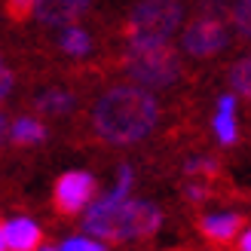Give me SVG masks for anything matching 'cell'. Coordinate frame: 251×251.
Instances as JSON below:
<instances>
[{
  "instance_id": "obj_1",
  "label": "cell",
  "mask_w": 251,
  "mask_h": 251,
  "mask_svg": "<svg viewBox=\"0 0 251 251\" xmlns=\"http://www.w3.org/2000/svg\"><path fill=\"white\" fill-rule=\"evenodd\" d=\"M159 123V104L144 86H114L92 107V132L104 144H135Z\"/></svg>"
},
{
  "instance_id": "obj_2",
  "label": "cell",
  "mask_w": 251,
  "mask_h": 251,
  "mask_svg": "<svg viewBox=\"0 0 251 251\" xmlns=\"http://www.w3.org/2000/svg\"><path fill=\"white\" fill-rule=\"evenodd\" d=\"M184 22L181 0H138L123 25L129 46H166Z\"/></svg>"
},
{
  "instance_id": "obj_3",
  "label": "cell",
  "mask_w": 251,
  "mask_h": 251,
  "mask_svg": "<svg viewBox=\"0 0 251 251\" xmlns=\"http://www.w3.org/2000/svg\"><path fill=\"white\" fill-rule=\"evenodd\" d=\"M123 71L135 86L166 89L181 77V52L172 43L166 46H126Z\"/></svg>"
},
{
  "instance_id": "obj_4",
  "label": "cell",
  "mask_w": 251,
  "mask_h": 251,
  "mask_svg": "<svg viewBox=\"0 0 251 251\" xmlns=\"http://www.w3.org/2000/svg\"><path fill=\"white\" fill-rule=\"evenodd\" d=\"M227 43H230L227 19L205 16V12H196L181 31V52L190 58H215L218 52L227 49Z\"/></svg>"
},
{
  "instance_id": "obj_5",
  "label": "cell",
  "mask_w": 251,
  "mask_h": 251,
  "mask_svg": "<svg viewBox=\"0 0 251 251\" xmlns=\"http://www.w3.org/2000/svg\"><path fill=\"white\" fill-rule=\"evenodd\" d=\"M95 196H98V181L89 172H68L55 181L52 205L61 218H77L86 215V208L95 202Z\"/></svg>"
},
{
  "instance_id": "obj_6",
  "label": "cell",
  "mask_w": 251,
  "mask_h": 251,
  "mask_svg": "<svg viewBox=\"0 0 251 251\" xmlns=\"http://www.w3.org/2000/svg\"><path fill=\"white\" fill-rule=\"evenodd\" d=\"M159 224H162V211L153 202H144V199H129V202L120 205L114 242H129V239H144V236H153L159 230Z\"/></svg>"
},
{
  "instance_id": "obj_7",
  "label": "cell",
  "mask_w": 251,
  "mask_h": 251,
  "mask_svg": "<svg viewBox=\"0 0 251 251\" xmlns=\"http://www.w3.org/2000/svg\"><path fill=\"white\" fill-rule=\"evenodd\" d=\"M43 233L31 218H12L0 224V251H37Z\"/></svg>"
},
{
  "instance_id": "obj_8",
  "label": "cell",
  "mask_w": 251,
  "mask_h": 251,
  "mask_svg": "<svg viewBox=\"0 0 251 251\" xmlns=\"http://www.w3.org/2000/svg\"><path fill=\"white\" fill-rule=\"evenodd\" d=\"M92 0H37V22L40 25H49V28H55V25H65L71 28L74 22L83 19V12L89 9Z\"/></svg>"
},
{
  "instance_id": "obj_9",
  "label": "cell",
  "mask_w": 251,
  "mask_h": 251,
  "mask_svg": "<svg viewBox=\"0 0 251 251\" xmlns=\"http://www.w3.org/2000/svg\"><path fill=\"white\" fill-rule=\"evenodd\" d=\"M242 227H245L242 215H205V218H199V233H202L208 242H215V245L233 242Z\"/></svg>"
},
{
  "instance_id": "obj_10",
  "label": "cell",
  "mask_w": 251,
  "mask_h": 251,
  "mask_svg": "<svg viewBox=\"0 0 251 251\" xmlns=\"http://www.w3.org/2000/svg\"><path fill=\"white\" fill-rule=\"evenodd\" d=\"M236 98L233 95H221L218 101V114H215V132L224 144H233L236 141Z\"/></svg>"
},
{
  "instance_id": "obj_11",
  "label": "cell",
  "mask_w": 251,
  "mask_h": 251,
  "mask_svg": "<svg viewBox=\"0 0 251 251\" xmlns=\"http://www.w3.org/2000/svg\"><path fill=\"white\" fill-rule=\"evenodd\" d=\"M43 135H46L43 123L34 120V117H19L16 123H12V132H9L12 144H19V147H28V144L43 141Z\"/></svg>"
},
{
  "instance_id": "obj_12",
  "label": "cell",
  "mask_w": 251,
  "mask_h": 251,
  "mask_svg": "<svg viewBox=\"0 0 251 251\" xmlns=\"http://www.w3.org/2000/svg\"><path fill=\"white\" fill-rule=\"evenodd\" d=\"M230 86H233L236 95H242L245 101H251V55L239 58L230 68Z\"/></svg>"
},
{
  "instance_id": "obj_13",
  "label": "cell",
  "mask_w": 251,
  "mask_h": 251,
  "mask_svg": "<svg viewBox=\"0 0 251 251\" xmlns=\"http://www.w3.org/2000/svg\"><path fill=\"white\" fill-rule=\"evenodd\" d=\"M58 46L65 49L68 55H86L89 52V46H92V40H89V34H86L83 28H65L61 31V37H58Z\"/></svg>"
},
{
  "instance_id": "obj_14",
  "label": "cell",
  "mask_w": 251,
  "mask_h": 251,
  "mask_svg": "<svg viewBox=\"0 0 251 251\" xmlns=\"http://www.w3.org/2000/svg\"><path fill=\"white\" fill-rule=\"evenodd\" d=\"M71 107H74V95L58 92V89H52V92H46V95L37 98V110H40V114H46V117L65 114V110H71Z\"/></svg>"
},
{
  "instance_id": "obj_15",
  "label": "cell",
  "mask_w": 251,
  "mask_h": 251,
  "mask_svg": "<svg viewBox=\"0 0 251 251\" xmlns=\"http://www.w3.org/2000/svg\"><path fill=\"white\" fill-rule=\"evenodd\" d=\"M3 12H6V19L12 25H25L28 19L37 16V0H6Z\"/></svg>"
},
{
  "instance_id": "obj_16",
  "label": "cell",
  "mask_w": 251,
  "mask_h": 251,
  "mask_svg": "<svg viewBox=\"0 0 251 251\" xmlns=\"http://www.w3.org/2000/svg\"><path fill=\"white\" fill-rule=\"evenodd\" d=\"M230 22H233V28L239 31L245 40H251V0H236Z\"/></svg>"
},
{
  "instance_id": "obj_17",
  "label": "cell",
  "mask_w": 251,
  "mask_h": 251,
  "mask_svg": "<svg viewBox=\"0 0 251 251\" xmlns=\"http://www.w3.org/2000/svg\"><path fill=\"white\" fill-rule=\"evenodd\" d=\"M61 251H107V248L92 236H74V239L61 242Z\"/></svg>"
},
{
  "instance_id": "obj_18",
  "label": "cell",
  "mask_w": 251,
  "mask_h": 251,
  "mask_svg": "<svg viewBox=\"0 0 251 251\" xmlns=\"http://www.w3.org/2000/svg\"><path fill=\"white\" fill-rule=\"evenodd\" d=\"M187 172H193V175H215L218 166H215L211 159H196V162H190V166H187Z\"/></svg>"
},
{
  "instance_id": "obj_19",
  "label": "cell",
  "mask_w": 251,
  "mask_h": 251,
  "mask_svg": "<svg viewBox=\"0 0 251 251\" xmlns=\"http://www.w3.org/2000/svg\"><path fill=\"white\" fill-rule=\"evenodd\" d=\"M187 196H190L193 202H202V199H208V190L205 187H187Z\"/></svg>"
},
{
  "instance_id": "obj_20",
  "label": "cell",
  "mask_w": 251,
  "mask_h": 251,
  "mask_svg": "<svg viewBox=\"0 0 251 251\" xmlns=\"http://www.w3.org/2000/svg\"><path fill=\"white\" fill-rule=\"evenodd\" d=\"M239 251H251V230H245L239 236Z\"/></svg>"
},
{
  "instance_id": "obj_21",
  "label": "cell",
  "mask_w": 251,
  "mask_h": 251,
  "mask_svg": "<svg viewBox=\"0 0 251 251\" xmlns=\"http://www.w3.org/2000/svg\"><path fill=\"white\" fill-rule=\"evenodd\" d=\"M9 89H12V74L3 71V95H9Z\"/></svg>"
},
{
  "instance_id": "obj_22",
  "label": "cell",
  "mask_w": 251,
  "mask_h": 251,
  "mask_svg": "<svg viewBox=\"0 0 251 251\" xmlns=\"http://www.w3.org/2000/svg\"><path fill=\"white\" fill-rule=\"evenodd\" d=\"M37 251H61V248H49V245H43V248H37Z\"/></svg>"
}]
</instances>
